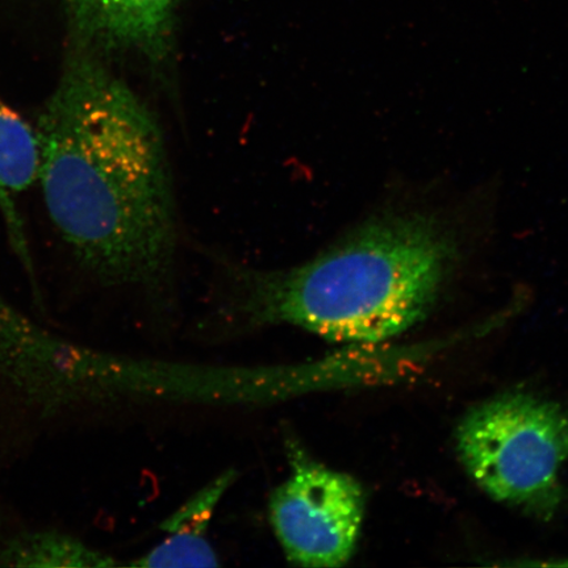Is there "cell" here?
Returning a JSON list of instances; mask_svg holds the SVG:
<instances>
[{
	"label": "cell",
	"instance_id": "obj_9",
	"mask_svg": "<svg viewBox=\"0 0 568 568\" xmlns=\"http://www.w3.org/2000/svg\"><path fill=\"white\" fill-rule=\"evenodd\" d=\"M115 559L78 539L51 530L23 531L0 545V566L111 567Z\"/></svg>",
	"mask_w": 568,
	"mask_h": 568
},
{
	"label": "cell",
	"instance_id": "obj_6",
	"mask_svg": "<svg viewBox=\"0 0 568 568\" xmlns=\"http://www.w3.org/2000/svg\"><path fill=\"white\" fill-rule=\"evenodd\" d=\"M39 141L34 128L0 99V211L13 251L32 273L23 220L17 201L39 176Z\"/></svg>",
	"mask_w": 568,
	"mask_h": 568
},
{
	"label": "cell",
	"instance_id": "obj_3",
	"mask_svg": "<svg viewBox=\"0 0 568 568\" xmlns=\"http://www.w3.org/2000/svg\"><path fill=\"white\" fill-rule=\"evenodd\" d=\"M462 464L494 500L550 520L562 503L560 470L568 460V414L524 393L475 407L458 426Z\"/></svg>",
	"mask_w": 568,
	"mask_h": 568
},
{
	"label": "cell",
	"instance_id": "obj_2",
	"mask_svg": "<svg viewBox=\"0 0 568 568\" xmlns=\"http://www.w3.org/2000/svg\"><path fill=\"white\" fill-rule=\"evenodd\" d=\"M452 254L432 220H375L303 265L245 274L244 310L333 343H383L428 315Z\"/></svg>",
	"mask_w": 568,
	"mask_h": 568
},
{
	"label": "cell",
	"instance_id": "obj_7",
	"mask_svg": "<svg viewBox=\"0 0 568 568\" xmlns=\"http://www.w3.org/2000/svg\"><path fill=\"white\" fill-rule=\"evenodd\" d=\"M233 478L232 471L220 475L207 487L201 489V493L183 504L162 525V529L166 531V538L133 565L138 567H217L220 564L216 552L207 538L209 525Z\"/></svg>",
	"mask_w": 568,
	"mask_h": 568
},
{
	"label": "cell",
	"instance_id": "obj_4",
	"mask_svg": "<svg viewBox=\"0 0 568 568\" xmlns=\"http://www.w3.org/2000/svg\"><path fill=\"white\" fill-rule=\"evenodd\" d=\"M288 457V478L268 500L270 524L284 556L301 567L345 566L364 523V488L351 475L312 459L296 443L290 444Z\"/></svg>",
	"mask_w": 568,
	"mask_h": 568
},
{
	"label": "cell",
	"instance_id": "obj_8",
	"mask_svg": "<svg viewBox=\"0 0 568 568\" xmlns=\"http://www.w3.org/2000/svg\"><path fill=\"white\" fill-rule=\"evenodd\" d=\"M52 332L12 307L0 296V383L21 387L33 382L52 364L57 351Z\"/></svg>",
	"mask_w": 568,
	"mask_h": 568
},
{
	"label": "cell",
	"instance_id": "obj_1",
	"mask_svg": "<svg viewBox=\"0 0 568 568\" xmlns=\"http://www.w3.org/2000/svg\"><path fill=\"white\" fill-rule=\"evenodd\" d=\"M45 207L103 280L154 284L174 252L172 184L158 123L92 49H77L34 128Z\"/></svg>",
	"mask_w": 568,
	"mask_h": 568
},
{
	"label": "cell",
	"instance_id": "obj_5",
	"mask_svg": "<svg viewBox=\"0 0 568 568\" xmlns=\"http://www.w3.org/2000/svg\"><path fill=\"white\" fill-rule=\"evenodd\" d=\"M82 47L131 51L153 62L172 44L178 0H65Z\"/></svg>",
	"mask_w": 568,
	"mask_h": 568
}]
</instances>
